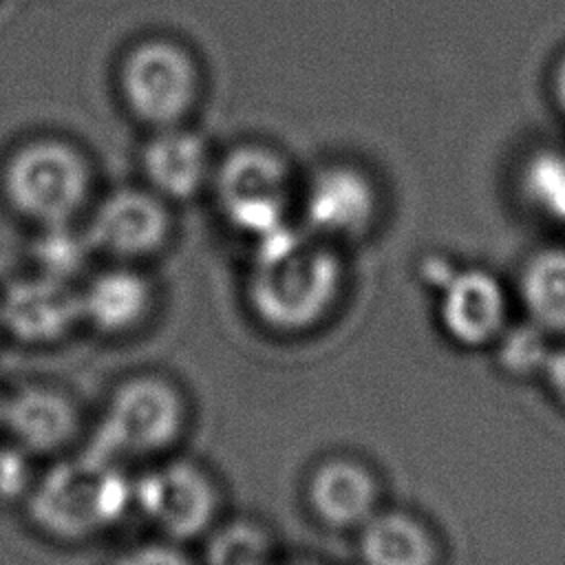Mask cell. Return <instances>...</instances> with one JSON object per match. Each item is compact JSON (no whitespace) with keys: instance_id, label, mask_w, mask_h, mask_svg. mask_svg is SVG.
<instances>
[{"instance_id":"6da1fadb","label":"cell","mask_w":565,"mask_h":565,"mask_svg":"<svg viewBox=\"0 0 565 565\" xmlns=\"http://www.w3.org/2000/svg\"><path fill=\"white\" fill-rule=\"evenodd\" d=\"M347 285L342 247L298 221L249 243L243 302L252 320L276 338L320 331L340 311Z\"/></svg>"},{"instance_id":"7a4b0ae2","label":"cell","mask_w":565,"mask_h":565,"mask_svg":"<svg viewBox=\"0 0 565 565\" xmlns=\"http://www.w3.org/2000/svg\"><path fill=\"white\" fill-rule=\"evenodd\" d=\"M132 472L79 446L44 461L22 510L33 530L53 543H90L132 514Z\"/></svg>"},{"instance_id":"3957f363","label":"cell","mask_w":565,"mask_h":565,"mask_svg":"<svg viewBox=\"0 0 565 565\" xmlns=\"http://www.w3.org/2000/svg\"><path fill=\"white\" fill-rule=\"evenodd\" d=\"M190 422L188 393L174 377L137 371L113 384L82 446L135 470L179 452Z\"/></svg>"},{"instance_id":"277c9868","label":"cell","mask_w":565,"mask_h":565,"mask_svg":"<svg viewBox=\"0 0 565 565\" xmlns=\"http://www.w3.org/2000/svg\"><path fill=\"white\" fill-rule=\"evenodd\" d=\"M0 190L9 210L33 230L82 223L97 196L86 150L62 135H35L4 159Z\"/></svg>"},{"instance_id":"5b68a950","label":"cell","mask_w":565,"mask_h":565,"mask_svg":"<svg viewBox=\"0 0 565 565\" xmlns=\"http://www.w3.org/2000/svg\"><path fill=\"white\" fill-rule=\"evenodd\" d=\"M298 188L282 150L247 139L218 152L207 196L223 225L252 243L296 221Z\"/></svg>"},{"instance_id":"8992f818","label":"cell","mask_w":565,"mask_h":565,"mask_svg":"<svg viewBox=\"0 0 565 565\" xmlns=\"http://www.w3.org/2000/svg\"><path fill=\"white\" fill-rule=\"evenodd\" d=\"M115 90L124 110L146 130H154L194 119L205 93V73L185 42L146 35L119 55Z\"/></svg>"},{"instance_id":"52a82bcc","label":"cell","mask_w":565,"mask_h":565,"mask_svg":"<svg viewBox=\"0 0 565 565\" xmlns=\"http://www.w3.org/2000/svg\"><path fill=\"white\" fill-rule=\"evenodd\" d=\"M225 492L199 459L172 452L132 472V514L157 539L177 545L203 543L223 521Z\"/></svg>"},{"instance_id":"ba28073f","label":"cell","mask_w":565,"mask_h":565,"mask_svg":"<svg viewBox=\"0 0 565 565\" xmlns=\"http://www.w3.org/2000/svg\"><path fill=\"white\" fill-rule=\"evenodd\" d=\"M384 214L377 177L360 161L333 157L300 177L296 221L313 236L349 247L371 238Z\"/></svg>"},{"instance_id":"9c48e42d","label":"cell","mask_w":565,"mask_h":565,"mask_svg":"<svg viewBox=\"0 0 565 565\" xmlns=\"http://www.w3.org/2000/svg\"><path fill=\"white\" fill-rule=\"evenodd\" d=\"M82 230L97 260L146 265L170 247L177 216L174 205L139 181L97 194Z\"/></svg>"},{"instance_id":"30bf717a","label":"cell","mask_w":565,"mask_h":565,"mask_svg":"<svg viewBox=\"0 0 565 565\" xmlns=\"http://www.w3.org/2000/svg\"><path fill=\"white\" fill-rule=\"evenodd\" d=\"M441 338L459 351H490L512 324V282L477 263H455L428 289Z\"/></svg>"},{"instance_id":"8fae6325","label":"cell","mask_w":565,"mask_h":565,"mask_svg":"<svg viewBox=\"0 0 565 565\" xmlns=\"http://www.w3.org/2000/svg\"><path fill=\"white\" fill-rule=\"evenodd\" d=\"M86 430L77 397L62 384L26 380L2 391L0 433L40 461H51L79 448Z\"/></svg>"},{"instance_id":"7c38bea8","label":"cell","mask_w":565,"mask_h":565,"mask_svg":"<svg viewBox=\"0 0 565 565\" xmlns=\"http://www.w3.org/2000/svg\"><path fill=\"white\" fill-rule=\"evenodd\" d=\"M0 331L31 349L64 344L82 331L77 282L35 269L9 278L0 291Z\"/></svg>"},{"instance_id":"4fadbf2b","label":"cell","mask_w":565,"mask_h":565,"mask_svg":"<svg viewBox=\"0 0 565 565\" xmlns=\"http://www.w3.org/2000/svg\"><path fill=\"white\" fill-rule=\"evenodd\" d=\"M302 499L309 516L331 532H358L386 501L375 466L353 452H329L311 463Z\"/></svg>"},{"instance_id":"5bb4252c","label":"cell","mask_w":565,"mask_h":565,"mask_svg":"<svg viewBox=\"0 0 565 565\" xmlns=\"http://www.w3.org/2000/svg\"><path fill=\"white\" fill-rule=\"evenodd\" d=\"M82 329L121 340L143 331L157 313L159 287L146 265L97 263L79 282Z\"/></svg>"},{"instance_id":"9a60e30c","label":"cell","mask_w":565,"mask_h":565,"mask_svg":"<svg viewBox=\"0 0 565 565\" xmlns=\"http://www.w3.org/2000/svg\"><path fill=\"white\" fill-rule=\"evenodd\" d=\"M218 152L192 124L148 130L139 154V181L170 205H181L207 194Z\"/></svg>"},{"instance_id":"2e32d148","label":"cell","mask_w":565,"mask_h":565,"mask_svg":"<svg viewBox=\"0 0 565 565\" xmlns=\"http://www.w3.org/2000/svg\"><path fill=\"white\" fill-rule=\"evenodd\" d=\"M358 565H446L448 545L439 527L422 512L382 505L358 532Z\"/></svg>"},{"instance_id":"e0dca14e","label":"cell","mask_w":565,"mask_h":565,"mask_svg":"<svg viewBox=\"0 0 565 565\" xmlns=\"http://www.w3.org/2000/svg\"><path fill=\"white\" fill-rule=\"evenodd\" d=\"M516 309L552 338H565V245L530 252L512 282Z\"/></svg>"},{"instance_id":"ac0fdd59","label":"cell","mask_w":565,"mask_h":565,"mask_svg":"<svg viewBox=\"0 0 565 565\" xmlns=\"http://www.w3.org/2000/svg\"><path fill=\"white\" fill-rule=\"evenodd\" d=\"M29 256L31 269L71 282H79L97 260L82 223L35 230Z\"/></svg>"},{"instance_id":"d6986e66","label":"cell","mask_w":565,"mask_h":565,"mask_svg":"<svg viewBox=\"0 0 565 565\" xmlns=\"http://www.w3.org/2000/svg\"><path fill=\"white\" fill-rule=\"evenodd\" d=\"M203 565H276V541L252 519L221 521L205 539ZM201 543V545H203Z\"/></svg>"},{"instance_id":"ffe728a7","label":"cell","mask_w":565,"mask_h":565,"mask_svg":"<svg viewBox=\"0 0 565 565\" xmlns=\"http://www.w3.org/2000/svg\"><path fill=\"white\" fill-rule=\"evenodd\" d=\"M554 340L530 320L514 318L488 353L503 375L512 380H539Z\"/></svg>"},{"instance_id":"44dd1931","label":"cell","mask_w":565,"mask_h":565,"mask_svg":"<svg viewBox=\"0 0 565 565\" xmlns=\"http://www.w3.org/2000/svg\"><path fill=\"white\" fill-rule=\"evenodd\" d=\"M519 194L527 212L547 223H565V159L541 152L519 177Z\"/></svg>"},{"instance_id":"7402d4cb","label":"cell","mask_w":565,"mask_h":565,"mask_svg":"<svg viewBox=\"0 0 565 565\" xmlns=\"http://www.w3.org/2000/svg\"><path fill=\"white\" fill-rule=\"evenodd\" d=\"M44 461L4 439L0 444V501L24 505Z\"/></svg>"},{"instance_id":"603a6c76","label":"cell","mask_w":565,"mask_h":565,"mask_svg":"<svg viewBox=\"0 0 565 565\" xmlns=\"http://www.w3.org/2000/svg\"><path fill=\"white\" fill-rule=\"evenodd\" d=\"M106 565H196V563L185 552L183 545L154 539L119 552Z\"/></svg>"},{"instance_id":"cb8c5ba5","label":"cell","mask_w":565,"mask_h":565,"mask_svg":"<svg viewBox=\"0 0 565 565\" xmlns=\"http://www.w3.org/2000/svg\"><path fill=\"white\" fill-rule=\"evenodd\" d=\"M539 382L543 384L554 406L565 413V338L554 340Z\"/></svg>"},{"instance_id":"d4e9b609","label":"cell","mask_w":565,"mask_h":565,"mask_svg":"<svg viewBox=\"0 0 565 565\" xmlns=\"http://www.w3.org/2000/svg\"><path fill=\"white\" fill-rule=\"evenodd\" d=\"M552 97L554 104L565 113V53L556 60L552 68Z\"/></svg>"},{"instance_id":"484cf974","label":"cell","mask_w":565,"mask_h":565,"mask_svg":"<svg viewBox=\"0 0 565 565\" xmlns=\"http://www.w3.org/2000/svg\"><path fill=\"white\" fill-rule=\"evenodd\" d=\"M0 404H2V391H0Z\"/></svg>"}]
</instances>
